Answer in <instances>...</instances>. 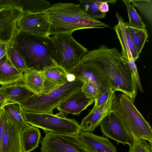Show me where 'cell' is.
<instances>
[{"instance_id": "cell-1", "label": "cell", "mask_w": 152, "mask_h": 152, "mask_svg": "<svg viewBox=\"0 0 152 152\" xmlns=\"http://www.w3.org/2000/svg\"><path fill=\"white\" fill-rule=\"evenodd\" d=\"M80 60L102 69L110 79L113 90L122 92L134 101L137 94L135 79L116 48H110L102 45L97 49L88 51Z\"/></svg>"}, {"instance_id": "cell-2", "label": "cell", "mask_w": 152, "mask_h": 152, "mask_svg": "<svg viewBox=\"0 0 152 152\" xmlns=\"http://www.w3.org/2000/svg\"><path fill=\"white\" fill-rule=\"evenodd\" d=\"M48 16L50 24L49 34H72L81 29L106 28L109 25L87 14L78 4L57 3L42 12Z\"/></svg>"}, {"instance_id": "cell-3", "label": "cell", "mask_w": 152, "mask_h": 152, "mask_svg": "<svg viewBox=\"0 0 152 152\" xmlns=\"http://www.w3.org/2000/svg\"><path fill=\"white\" fill-rule=\"evenodd\" d=\"M10 44L23 58L27 68L42 71L57 65L55 61L56 46L52 37L38 36L19 29Z\"/></svg>"}, {"instance_id": "cell-4", "label": "cell", "mask_w": 152, "mask_h": 152, "mask_svg": "<svg viewBox=\"0 0 152 152\" xmlns=\"http://www.w3.org/2000/svg\"><path fill=\"white\" fill-rule=\"evenodd\" d=\"M83 82L70 75L64 85L49 92L34 94L20 104L25 111L53 114L54 109L75 92L81 89Z\"/></svg>"}, {"instance_id": "cell-5", "label": "cell", "mask_w": 152, "mask_h": 152, "mask_svg": "<svg viewBox=\"0 0 152 152\" xmlns=\"http://www.w3.org/2000/svg\"><path fill=\"white\" fill-rule=\"evenodd\" d=\"M112 110L122 120L133 137L144 139L152 146V129L150 124L138 111L131 98L124 94H120L116 96Z\"/></svg>"}, {"instance_id": "cell-6", "label": "cell", "mask_w": 152, "mask_h": 152, "mask_svg": "<svg viewBox=\"0 0 152 152\" xmlns=\"http://www.w3.org/2000/svg\"><path fill=\"white\" fill-rule=\"evenodd\" d=\"M23 113L28 124L41 129L44 132L79 135L81 132L79 124L75 119L56 114L35 113L23 110Z\"/></svg>"}, {"instance_id": "cell-7", "label": "cell", "mask_w": 152, "mask_h": 152, "mask_svg": "<svg viewBox=\"0 0 152 152\" xmlns=\"http://www.w3.org/2000/svg\"><path fill=\"white\" fill-rule=\"evenodd\" d=\"M52 37L56 46L55 61L57 65L66 70L76 64L88 51L75 40L72 34H61Z\"/></svg>"}, {"instance_id": "cell-8", "label": "cell", "mask_w": 152, "mask_h": 152, "mask_svg": "<svg viewBox=\"0 0 152 152\" xmlns=\"http://www.w3.org/2000/svg\"><path fill=\"white\" fill-rule=\"evenodd\" d=\"M45 133L40 141L41 152H95L79 135Z\"/></svg>"}, {"instance_id": "cell-9", "label": "cell", "mask_w": 152, "mask_h": 152, "mask_svg": "<svg viewBox=\"0 0 152 152\" xmlns=\"http://www.w3.org/2000/svg\"><path fill=\"white\" fill-rule=\"evenodd\" d=\"M84 83L89 82L94 85L102 94L113 86L109 76L97 66L85 63L80 60L74 66L66 70Z\"/></svg>"}, {"instance_id": "cell-10", "label": "cell", "mask_w": 152, "mask_h": 152, "mask_svg": "<svg viewBox=\"0 0 152 152\" xmlns=\"http://www.w3.org/2000/svg\"><path fill=\"white\" fill-rule=\"evenodd\" d=\"M99 126L103 134L116 141L117 144H126L129 147L133 145L132 136L122 120L113 110L101 121Z\"/></svg>"}, {"instance_id": "cell-11", "label": "cell", "mask_w": 152, "mask_h": 152, "mask_svg": "<svg viewBox=\"0 0 152 152\" xmlns=\"http://www.w3.org/2000/svg\"><path fill=\"white\" fill-rule=\"evenodd\" d=\"M23 12L18 7L0 9V42L10 44L19 30L18 22Z\"/></svg>"}, {"instance_id": "cell-12", "label": "cell", "mask_w": 152, "mask_h": 152, "mask_svg": "<svg viewBox=\"0 0 152 152\" xmlns=\"http://www.w3.org/2000/svg\"><path fill=\"white\" fill-rule=\"evenodd\" d=\"M19 29L39 37L49 36L50 24L48 15L40 12L35 13L23 12L19 20Z\"/></svg>"}, {"instance_id": "cell-13", "label": "cell", "mask_w": 152, "mask_h": 152, "mask_svg": "<svg viewBox=\"0 0 152 152\" xmlns=\"http://www.w3.org/2000/svg\"><path fill=\"white\" fill-rule=\"evenodd\" d=\"M115 91L113 90L106 101L96 108H93L84 117L80 124L81 131L92 132L99 126L102 120L112 111V106L116 97Z\"/></svg>"}, {"instance_id": "cell-14", "label": "cell", "mask_w": 152, "mask_h": 152, "mask_svg": "<svg viewBox=\"0 0 152 152\" xmlns=\"http://www.w3.org/2000/svg\"><path fill=\"white\" fill-rule=\"evenodd\" d=\"M95 99L86 98L81 89L69 96L57 107L59 112L56 114L62 116H65L68 114L78 115L94 103Z\"/></svg>"}, {"instance_id": "cell-15", "label": "cell", "mask_w": 152, "mask_h": 152, "mask_svg": "<svg viewBox=\"0 0 152 152\" xmlns=\"http://www.w3.org/2000/svg\"><path fill=\"white\" fill-rule=\"evenodd\" d=\"M115 15L118 23L114 26V28L121 47V54L123 58L135 62L139 55L136 51L124 20L118 12H116Z\"/></svg>"}, {"instance_id": "cell-16", "label": "cell", "mask_w": 152, "mask_h": 152, "mask_svg": "<svg viewBox=\"0 0 152 152\" xmlns=\"http://www.w3.org/2000/svg\"><path fill=\"white\" fill-rule=\"evenodd\" d=\"M21 132L22 130L8 118L3 137L1 152H23Z\"/></svg>"}, {"instance_id": "cell-17", "label": "cell", "mask_w": 152, "mask_h": 152, "mask_svg": "<svg viewBox=\"0 0 152 152\" xmlns=\"http://www.w3.org/2000/svg\"><path fill=\"white\" fill-rule=\"evenodd\" d=\"M0 92L4 95L8 104L18 103L20 105L35 94L23 81L3 85L0 87Z\"/></svg>"}, {"instance_id": "cell-18", "label": "cell", "mask_w": 152, "mask_h": 152, "mask_svg": "<svg viewBox=\"0 0 152 152\" xmlns=\"http://www.w3.org/2000/svg\"><path fill=\"white\" fill-rule=\"evenodd\" d=\"M42 71L45 80L42 94L57 88L64 85L68 80L69 74L66 70L58 65L48 68Z\"/></svg>"}, {"instance_id": "cell-19", "label": "cell", "mask_w": 152, "mask_h": 152, "mask_svg": "<svg viewBox=\"0 0 152 152\" xmlns=\"http://www.w3.org/2000/svg\"><path fill=\"white\" fill-rule=\"evenodd\" d=\"M79 137L95 152H118L115 146L107 138L85 131L80 132Z\"/></svg>"}, {"instance_id": "cell-20", "label": "cell", "mask_w": 152, "mask_h": 152, "mask_svg": "<svg viewBox=\"0 0 152 152\" xmlns=\"http://www.w3.org/2000/svg\"><path fill=\"white\" fill-rule=\"evenodd\" d=\"M23 73L11 63L7 54L0 60V84L3 86L23 81Z\"/></svg>"}, {"instance_id": "cell-21", "label": "cell", "mask_w": 152, "mask_h": 152, "mask_svg": "<svg viewBox=\"0 0 152 152\" xmlns=\"http://www.w3.org/2000/svg\"><path fill=\"white\" fill-rule=\"evenodd\" d=\"M45 77L43 71L27 68L24 72L23 82L26 87L35 95L43 91Z\"/></svg>"}, {"instance_id": "cell-22", "label": "cell", "mask_w": 152, "mask_h": 152, "mask_svg": "<svg viewBox=\"0 0 152 152\" xmlns=\"http://www.w3.org/2000/svg\"><path fill=\"white\" fill-rule=\"evenodd\" d=\"M41 134L38 128L29 125L22 131L21 138L23 152H30L38 147Z\"/></svg>"}, {"instance_id": "cell-23", "label": "cell", "mask_w": 152, "mask_h": 152, "mask_svg": "<svg viewBox=\"0 0 152 152\" xmlns=\"http://www.w3.org/2000/svg\"><path fill=\"white\" fill-rule=\"evenodd\" d=\"M2 108L8 118L22 131L30 125L27 124L25 120L23 110L19 104H8Z\"/></svg>"}, {"instance_id": "cell-24", "label": "cell", "mask_w": 152, "mask_h": 152, "mask_svg": "<svg viewBox=\"0 0 152 152\" xmlns=\"http://www.w3.org/2000/svg\"><path fill=\"white\" fill-rule=\"evenodd\" d=\"M50 4V2L44 0H20L19 7L23 12L35 13L42 12Z\"/></svg>"}, {"instance_id": "cell-25", "label": "cell", "mask_w": 152, "mask_h": 152, "mask_svg": "<svg viewBox=\"0 0 152 152\" xmlns=\"http://www.w3.org/2000/svg\"><path fill=\"white\" fill-rule=\"evenodd\" d=\"M125 23L136 51L140 55L148 37L147 29L132 27L128 25V22Z\"/></svg>"}, {"instance_id": "cell-26", "label": "cell", "mask_w": 152, "mask_h": 152, "mask_svg": "<svg viewBox=\"0 0 152 152\" xmlns=\"http://www.w3.org/2000/svg\"><path fill=\"white\" fill-rule=\"evenodd\" d=\"M103 0H80V7L91 17L97 19L104 18L106 14L100 12L99 6Z\"/></svg>"}, {"instance_id": "cell-27", "label": "cell", "mask_w": 152, "mask_h": 152, "mask_svg": "<svg viewBox=\"0 0 152 152\" xmlns=\"http://www.w3.org/2000/svg\"><path fill=\"white\" fill-rule=\"evenodd\" d=\"M122 1L127 9L129 18L128 25L137 28H145L146 25L143 22L141 17L131 4L130 0H123Z\"/></svg>"}, {"instance_id": "cell-28", "label": "cell", "mask_w": 152, "mask_h": 152, "mask_svg": "<svg viewBox=\"0 0 152 152\" xmlns=\"http://www.w3.org/2000/svg\"><path fill=\"white\" fill-rule=\"evenodd\" d=\"M133 6L140 12L144 17L151 26L152 25V0H131Z\"/></svg>"}, {"instance_id": "cell-29", "label": "cell", "mask_w": 152, "mask_h": 152, "mask_svg": "<svg viewBox=\"0 0 152 152\" xmlns=\"http://www.w3.org/2000/svg\"><path fill=\"white\" fill-rule=\"evenodd\" d=\"M7 55L15 68L19 71L23 73L27 68L25 62L16 49L10 44L8 49Z\"/></svg>"}, {"instance_id": "cell-30", "label": "cell", "mask_w": 152, "mask_h": 152, "mask_svg": "<svg viewBox=\"0 0 152 152\" xmlns=\"http://www.w3.org/2000/svg\"><path fill=\"white\" fill-rule=\"evenodd\" d=\"M133 145L129 147V152H152V146L144 139L133 137Z\"/></svg>"}, {"instance_id": "cell-31", "label": "cell", "mask_w": 152, "mask_h": 152, "mask_svg": "<svg viewBox=\"0 0 152 152\" xmlns=\"http://www.w3.org/2000/svg\"><path fill=\"white\" fill-rule=\"evenodd\" d=\"M81 90L86 98H95L101 95L97 88L92 83L89 82L84 83Z\"/></svg>"}, {"instance_id": "cell-32", "label": "cell", "mask_w": 152, "mask_h": 152, "mask_svg": "<svg viewBox=\"0 0 152 152\" xmlns=\"http://www.w3.org/2000/svg\"><path fill=\"white\" fill-rule=\"evenodd\" d=\"M123 59L125 63L134 75L137 88L140 92L143 93V89L141 85L139 75L137 71L135 62L134 60H126L124 58Z\"/></svg>"}, {"instance_id": "cell-33", "label": "cell", "mask_w": 152, "mask_h": 152, "mask_svg": "<svg viewBox=\"0 0 152 152\" xmlns=\"http://www.w3.org/2000/svg\"><path fill=\"white\" fill-rule=\"evenodd\" d=\"M8 120V117L2 108L0 117V152L1 151L3 137Z\"/></svg>"}, {"instance_id": "cell-34", "label": "cell", "mask_w": 152, "mask_h": 152, "mask_svg": "<svg viewBox=\"0 0 152 152\" xmlns=\"http://www.w3.org/2000/svg\"><path fill=\"white\" fill-rule=\"evenodd\" d=\"M113 90L112 89H108L98 97L95 98L94 102V104L93 108H96L104 104L107 99Z\"/></svg>"}, {"instance_id": "cell-35", "label": "cell", "mask_w": 152, "mask_h": 152, "mask_svg": "<svg viewBox=\"0 0 152 152\" xmlns=\"http://www.w3.org/2000/svg\"><path fill=\"white\" fill-rule=\"evenodd\" d=\"M116 0H103L101 2L99 6V9L100 12L106 14L109 11V6L108 3L115 4Z\"/></svg>"}, {"instance_id": "cell-36", "label": "cell", "mask_w": 152, "mask_h": 152, "mask_svg": "<svg viewBox=\"0 0 152 152\" xmlns=\"http://www.w3.org/2000/svg\"><path fill=\"white\" fill-rule=\"evenodd\" d=\"M19 1L20 0H0V9L11 6L19 7Z\"/></svg>"}, {"instance_id": "cell-37", "label": "cell", "mask_w": 152, "mask_h": 152, "mask_svg": "<svg viewBox=\"0 0 152 152\" xmlns=\"http://www.w3.org/2000/svg\"><path fill=\"white\" fill-rule=\"evenodd\" d=\"M10 44L0 42V60L7 54Z\"/></svg>"}, {"instance_id": "cell-38", "label": "cell", "mask_w": 152, "mask_h": 152, "mask_svg": "<svg viewBox=\"0 0 152 152\" xmlns=\"http://www.w3.org/2000/svg\"><path fill=\"white\" fill-rule=\"evenodd\" d=\"M8 104L7 102L4 95L0 92V109L2 108Z\"/></svg>"}]
</instances>
